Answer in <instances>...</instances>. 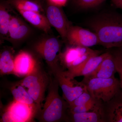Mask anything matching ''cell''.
<instances>
[{
    "instance_id": "obj_1",
    "label": "cell",
    "mask_w": 122,
    "mask_h": 122,
    "mask_svg": "<svg viewBox=\"0 0 122 122\" xmlns=\"http://www.w3.org/2000/svg\"><path fill=\"white\" fill-rule=\"evenodd\" d=\"M90 28L98 37L99 44L107 48L122 46V14H104L89 22Z\"/></svg>"
},
{
    "instance_id": "obj_2",
    "label": "cell",
    "mask_w": 122,
    "mask_h": 122,
    "mask_svg": "<svg viewBox=\"0 0 122 122\" xmlns=\"http://www.w3.org/2000/svg\"><path fill=\"white\" fill-rule=\"evenodd\" d=\"M50 81L45 102L36 117L39 122H61L66 118V111L69 108L68 103L59 93V85L56 78L51 73Z\"/></svg>"
},
{
    "instance_id": "obj_3",
    "label": "cell",
    "mask_w": 122,
    "mask_h": 122,
    "mask_svg": "<svg viewBox=\"0 0 122 122\" xmlns=\"http://www.w3.org/2000/svg\"><path fill=\"white\" fill-rule=\"evenodd\" d=\"M50 81V74L46 73L38 64L32 73L18 82L22 86L28 88V93L36 105L37 114L41 110L45 93Z\"/></svg>"
},
{
    "instance_id": "obj_4",
    "label": "cell",
    "mask_w": 122,
    "mask_h": 122,
    "mask_svg": "<svg viewBox=\"0 0 122 122\" xmlns=\"http://www.w3.org/2000/svg\"><path fill=\"white\" fill-rule=\"evenodd\" d=\"M82 82L94 99L105 102L111 100L121 88L120 81L115 76L109 78H84Z\"/></svg>"
},
{
    "instance_id": "obj_5",
    "label": "cell",
    "mask_w": 122,
    "mask_h": 122,
    "mask_svg": "<svg viewBox=\"0 0 122 122\" xmlns=\"http://www.w3.org/2000/svg\"><path fill=\"white\" fill-rule=\"evenodd\" d=\"M100 52L88 47L72 46L67 47L63 52L59 55V61L68 72L77 70L91 57L100 54Z\"/></svg>"
},
{
    "instance_id": "obj_6",
    "label": "cell",
    "mask_w": 122,
    "mask_h": 122,
    "mask_svg": "<svg viewBox=\"0 0 122 122\" xmlns=\"http://www.w3.org/2000/svg\"><path fill=\"white\" fill-rule=\"evenodd\" d=\"M50 70L57 81L63 92V98L68 105L87 90L83 82H78L70 78L59 65Z\"/></svg>"
},
{
    "instance_id": "obj_7",
    "label": "cell",
    "mask_w": 122,
    "mask_h": 122,
    "mask_svg": "<svg viewBox=\"0 0 122 122\" xmlns=\"http://www.w3.org/2000/svg\"><path fill=\"white\" fill-rule=\"evenodd\" d=\"M38 113L36 105H29L14 100L7 107L1 121L4 122H32Z\"/></svg>"
},
{
    "instance_id": "obj_8",
    "label": "cell",
    "mask_w": 122,
    "mask_h": 122,
    "mask_svg": "<svg viewBox=\"0 0 122 122\" xmlns=\"http://www.w3.org/2000/svg\"><path fill=\"white\" fill-rule=\"evenodd\" d=\"M61 46L56 38L42 39L35 44L34 49L36 52L45 61L50 69L59 65V55Z\"/></svg>"
},
{
    "instance_id": "obj_9",
    "label": "cell",
    "mask_w": 122,
    "mask_h": 122,
    "mask_svg": "<svg viewBox=\"0 0 122 122\" xmlns=\"http://www.w3.org/2000/svg\"><path fill=\"white\" fill-rule=\"evenodd\" d=\"M66 41L72 46L88 48L99 44L96 33L78 26L71 25L67 33Z\"/></svg>"
},
{
    "instance_id": "obj_10",
    "label": "cell",
    "mask_w": 122,
    "mask_h": 122,
    "mask_svg": "<svg viewBox=\"0 0 122 122\" xmlns=\"http://www.w3.org/2000/svg\"><path fill=\"white\" fill-rule=\"evenodd\" d=\"M46 17L51 26L56 30L62 39L66 41L69 28V23L61 9V7L52 4L46 0Z\"/></svg>"
},
{
    "instance_id": "obj_11",
    "label": "cell",
    "mask_w": 122,
    "mask_h": 122,
    "mask_svg": "<svg viewBox=\"0 0 122 122\" xmlns=\"http://www.w3.org/2000/svg\"><path fill=\"white\" fill-rule=\"evenodd\" d=\"M14 65V74L18 77H25L32 73L38 64L31 54L23 51L15 57Z\"/></svg>"
},
{
    "instance_id": "obj_12",
    "label": "cell",
    "mask_w": 122,
    "mask_h": 122,
    "mask_svg": "<svg viewBox=\"0 0 122 122\" xmlns=\"http://www.w3.org/2000/svg\"><path fill=\"white\" fill-rule=\"evenodd\" d=\"M117 73L113 56L109 53L98 68L92 73L84 78H109L114 77Z\"/></svg>"
},
{
    "instance_id": "obj_13",
    "label": "cell",
    "mask_w": 122,
    "mask_h": 122,
    "mask_svg": "<svg viewBox=\"0 0 122 122\" xmlns=\"http://www.w3.org/2000/svg\"><path fill=\"white\" fill-rule=\"evenodd\" d=\"M108 53L109 52L106 53L91 57L81 68L77 70L72 72H68L66 71L67 75L72 79L78 76L87 77L98 68Z\"/></svg>"
},
{
    "instance_id": "obj_14",
    "label": "cell",
    "mask_w": 122,
    "mask_h": 122,
    "mask_svg": "<svg viewBox=\"0 0 122 122\" xmlns=\"http://www.w3.org/2000/svg\"><path fill=\"white\" fill-rule=\"evenodd\" d=\"M22 17L25 20L44 32L48 33L51 30V26L46 16L41 13L33 11L18 10Z\"/></svg>"
},
{
    "instance_id": "obj_15",
    "label": "cell",
    "mask_w": 122,
    "mask_h": 122,
    "mask_svg": "<svg viewBox=\"0 0 122 122\" xmlns=\"http://www.w3.org/2000/svg\"><path fill=\"white\" fill-rule=\"evenodd\" d=\"M30 32L29 26L20 18L12 16L9 26L8 37L15 41L22 40Z\"/></svg>"
},
{
    "instance_id": "obj_16",
    "label": "cell",
    "mask_w": 122,
    "mask_h": 122,
    "mask_svg": "<svg viewBox=\"0 0 122 122\" xmlns=\"http://www.w3.org/2000/svg\"><path fill=\"white\" fill-rule=\"evenodd\" d=\"M71 120L75 122H99L104 121L101 105L92 110L79 113H71Z\"/></svg>"
},
{
    "instance_id": "obj_17",
    "label": "cell",
    "mask_w": 122,
    "mask_h": 122,
    "mask_svg": "<svg viewBox=\"0 0 122 122\" xmlns=\"http://www.w3.org/2000/svg\"><path fill=\"white\" fill-rule=\"evenodd\" d=\"M14 58L12 53L9 50H4L0 53V72L1 75L14 74Z\"/></svg>"
},
{
    "instance_id": "obj_18",
    "label": "cell",
    "mask_w": 122,
    "mask_h": 122,
    "mask_svg": "<svg viewBox=\"0 0 122 122\" xmlns=\"http://www.w3.org/2000/svg\"><path fill=\"white\" fill-rule=\"evenodd\" d=\"M7 1L17 11H33L41 13L44 11L42 6L36 0H8Z\"/></svg>"
},
{
    "instance_id": "obj_19",
    "label": "cell",
    "mask_w": 122,
    "mask_h": 122,
    "mask_svg": "<svg viewBox=\"0 0 122 122\" xmlns=\"http://www.w3.org/2000/svg\"><path fill=\"white\" fill-rule=\"evenodd\" d=\"M11 91L14 100L28 105H36L25 87L19 83L11 86Z\"/></svg>"
},
{
    "instance_id": "obj_20",
    "label": "cell",
    "mask_w": 122,
    "mask_h": 122,
    "mask_svg": "<svg viewBox=\"0 0 122 122\" xmlns=\"http://www.w3.org/2000/svg\"><path fill=\"white\" fill-rule=\"evenodd\" d=\"M7 1H1L0 5V33L2 37H8L9 26L12 16L7 10Z\"/></svg>"
},
{
    "instance_id": "obj_21",
    "label": "cell",
    "mask_w": 122,
    "mask_h": 122,
    "mask_svg": "<svg viewBox=\"0 0 122 122\" xmlns=\"http://www.w3.org/2000/svg\"><path fill=\"white\" fill-rule=\"evenodd\" d=\"M108 118L111 122H122V101H118L112 107Z\"/></svg>"
},
{
    "instance_id": "obj_22",
    "label": "cell",
    "mask_w": 122,
    "mask_h": 122,
    "mask_svg": "<svg viewBox=\"0 0 122 122\" xmlns=\"http://www.w3.org/2000/svg\"><path fill=\"white\" fill-rule=\"evenodd\" d=\"M99 101L93 99L83 105L69 108L71 113H85L92 110L100 105Z\"/></svg>"
},
{
    "instance_id": "obj_23",
    "label": "cell",
    "mask_w": 122,
    "mask_h": 122,
    "mask_svg": "<svg viewBox=\"0 0 122 122\" xmlns=\"http://www.w3.org/2000/svg\"><path fill=\"white\" fill-rule=\"evenodd\" d=\"M106 0H73L77 7L81 9L92 8L97 7Z\"/></svg>"
},
{
    "instance_id": "obj_24",
    "label": "cell",
    "mask_w": 122,
    "mask_h": 122,
    "mask_svg": "<svg viewBox=\"0 0 122 122\" xmlns=\"http://www.w3.org/2000/svg\"><path fill=\"white\" fill-rule=\"evenodd\" d=\"M93 99H94L92 97L91 95L86 90L70 104L68 105V108H72L74 107L83 105L89 102Z\"/></svg>"
},
{
    "instance_id": "obj_25",
    "label": "cell",
    "mask_w": 122,
    "mask_h": 122,
    "mask_svg": "<svg viewBox=\"0 0 122 122\" xmlns=\"http://www.w3.org/2000/svg\"><path fill=\"white\" fill-rule=\"evenodd\" d=\"M113 56L116 66L117 73L118 74L120 77V86L122 93V53L121 51H119Z\"/></svg>"
},
{
    "instance_id": "obj_26",
    "label": "cell",
    "mask_w": 122,
    "mask_h": 122,
    "mask_svg": "<svg viewBox=\"0 0 122 122\" xmlns=\"http://www.w3.org/2000/svg\"><path fill=\"white\" fill-rule=\"evenodd\" d=\"M51 4L61 7L65 5L68 0H48Z\"/></svg>"
},
{
    "instance_id": "obj_27",
    "label": "cell",
    "mask_w": 122,
    "mask_h": 122,
    "mask_svg": "<svg viewBox=\"0 0 122 122\" xmlns=\"http://www.w3.org/2000/svg\"><path fill=\"white\" fill-rule=\"evenodd\" d=\"M114 4L116 5L118 3H119L122 0H111Z\"/></svg>"
},
{
    "instance_id": "obj_28",
    "label": "cell",
    "mask_w": 122,
    "mask_h": 122,
    "mask_svg": "<svg viewBox=\"0 0 122 122\" xmlns=\"http://www.w3.org/2000/svg\"><path fill=\"white\" fill-rule=\"evenodd\" d=\"M116 6L118 8H119L122 9V2L118 3L116 5Z\"/></svg>"
},
{
    "instance_id": "obj_29",
    "label": "cell",
    "mask_w": 122,
    "mask_h": 122,
    "mask_svg": "<svg viewBox=\"0 0 122 122\" xmlns=\"http://www.w3.org/2000/svg\"><path fill=\"white\" fill-rule=\"evenodd\" d=\"M121 52H122V51H121Z\"/></svg>"
}]
</instances>
